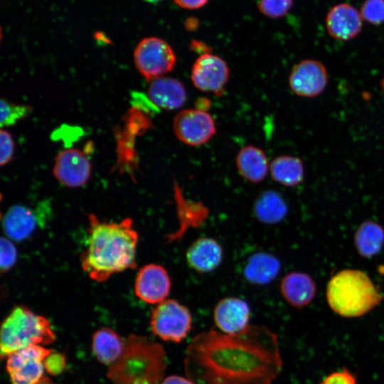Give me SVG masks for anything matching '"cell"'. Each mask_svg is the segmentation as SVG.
Here are the masks:
<instances>
[{"instance_id":"cell-1","label":"cell","mask_w":384,"mask_h":384,"mask_svg":"<svg viewBox=\"0 0 384 384\" xmlns=\"http://www.w3.org/2000/svg\"><path fill=\"white\" fill-rule=\"evenodd\" d=\"M183 368L194 384H272L282 368L278 338L262 325L203 331L189 343Z\"/></svg>"},{"instance_id":"cell-2","label":"cell","mask_w":384,"mask_h":384,"mask_svg":"<svg viewBox=\"0 0 384 384\" xmlns=\"http://www.w3.org/2000/svg\"><path fill=\"white\" fill-rule=\"evenodd\" d=\"M87 216L88 235L80 257L84 272L100 282L114 274L134 269L139 235L132 219L106 222L93 213Z\"/></svg>"},{"instance_id":"cell-3","label":"cell","mask_w":384,"mask_h":384,"mask_svg":"<svg viewBox=\"0 0 384 384\" xmlns=\"http://www.w3.org/2000/svg\"><path fill=\"white\" fill-rule=\"evenodd\" d=\"M166 366V351L160 343L131 334L124 339L119 358L109 366L107 377L114 384H159Z\"/></svg>"},{"instance_id":"cell-4","label":"cell","mask_w":384,"mask_h":384,"mask_svg":"<svg viewBox=\"0 0 384 384\" xmlns=\"http://www.w3.org/2000/svg\"><path fill=\"white\" fill-rule=\"evenodd\" d=\"M326 296L330 308L346 318L368 313L384 298L365 272L353 269L343 270L332 276L326 287Z\"/></svg>"},{"instance_id":"cell-5","label":"cell","mask_w":384,"mask_h":384,"mask_svg":"<svg viewBox=\"0 0 384 384\" xmlns=\"http://www.w3.org/2000/svg\"><path fill=\"white\" fill-rule=\"evenodd\" d=\"M55 340L48 319L23 305L14 306L3 321L0 332V355L11 353L32 345H47Z\"/></svg>"},{"instance_id":"cell-6","label":"cell","mask_w":384,"mask_h":384,"mask_svg":"<svg viewBox=\"0 0 384 384\" xmlns=\"http://www.w3.org/2000/svg\"><path fill=\"white\" fill-rule=\"evenodd\" d=\"M189 309L174 299H165L157 304L150 316L152 333L164 341L180 343L192 329Z\"/></svg>"},{"instance_id":"cell-7","label":"cell","mask_w":384,"mask_h":384,"mask_svg":"<svg viewBox=\"0 0 384 384\" xmlns=\"http://www.w3.org/2000/svg\"><path fill=\"white\" fill-rule=\"evenodd\" d=\"M134 64L140 74L147 80H153L170 72L176 64L172 48L156 37L142 39L134 52Z\"/></svg>"},{"instance_id":"cell-8","label":"cell","mask_w":384,"mask_h":384,"mask_svg":"<svg viewBox=\"0 0 384 384\" xmlns=\"http://www.w3.org/2000/svg\"><path fill=\"white\" fill-rule=\"evenodd\" d=\"M41 345H32L11 353L6 370L12 384H36L44 377V361L53 351Z\"/></svg>"},{"instance_id":"cell-9","label":"cell","mask_w":384,"mask_h":384,"mask_svg":"<svg viewBox=\"0 0 384 384\" xmlns=\"http://www.w3.org/2000/svg\"><path fill=\"white\" fill-rule=\"evenodd\" d=\"M173 128L176 137L191 146L206 143L215 133L212 116L197 108L178 112L174 119Z\"/></svg>"},{"instance_id":"cell-10","label":"cell","mask_w":384,"mask_h":384,"mask_svg":"<svg viewBox=\"0 0 384 384\" xmlns=\"http://www.w3.org/2000/svg\"><path fill=\"white\" fill-rule=\"evenodd\" d=\"M229 68L224 60L209 53H203L194 62L191 78L198 90L223 93L229 78Z\"/></svg>"},{"instance_id":"cell-11","label":"cell","mask_w":384,"mask_h":384,"mask_svg":"<svg viewBox=\"0 0 384 384\" xmlns=\"http://www.w3.org/2000/svg\"><path fill=\"white\" fill-rule=\"evenodd\" d=\"M328 72L319 60L306 59L296 64L289 78L291 90L297 95L314 97L325 90L328 84Z\"/></svg>"},{"instance_id":"cell-12","label":"cell","mask_w":384,"mask_h":384,"mask_svg":"<svg viewBox=\"0 0 384 384\" xmlns=\"http://www.w3.org/2000/svg\"><path fill=\"white\" fill-rule=\"evenodd\" d=\"M92 166L86 154L80 149H64L55 157L53 173L56 179L68 188L85 185L91 176Z\"/></svg>"},{"instance_id":"cell-13","label":"cell","mask_w":384,"mask_h":384,"mask_svg":"<svg viewBox=\"0 0 384 384\" xmlns=\"http://www.w3.org/2000/svg\"><path fill=\"white\" fill-rule=\"evenodd\" d=\"M171 287V281L167 271L156 264H149L142 267L134 282L136 296L151 304H157L166 299Z\"/></svg>"},{"instance_id":"cell-14","label":"cell","mask_w":384,"mask_h":384,"mask_svg":"<svg viewBox=\"0 0 384 384\" xmlns=\"http://www.w3.org/2000/svg\"><path fill=\"white\" fill-rule=\"evenodd\" d=\"M250 318L249 304L238 297L220 300L213 310L214 323L223 334H233L243 331L250 325Z\"/></svg>"},{"instance_id":"cell-15","label":"cell","mask_w":384,"mask_h":384,"mask_svg":"<svg viewBox=\"0 0 384 384\" xmlns=\"http://www.w3.org/2000/svg\"><path fill=\"white\" fill-rule=\"evenodd\" d=\"M362 21L360 11L346 3L333 6L326 17L329 33L340 41H348L357 36L361 31Z\"/></svg>"},{"instance_id":"cell-16","label":"cell","mask_w":384,"mask_h":384,"mask_svg":"<svg viewBox=\"0 0 384 384\" xmlns=\"http://www.w3.org/2000/svg\"><path fill=\"white\" fill-rule=\"evenodd\" d=\"M188 265L195 271L207 273L215 270L223 260V249L211 238H201L194 241L186 253Z\"/></svg>"},{"instance_id":"cell-17","label":"cell","mask_w":384,"mask_h":384,"mask_svg":"<svg viewBox=\"0 0 384 384\" xmlns=\"http://www.w3.org/2000/svg\"><path fill=\"white\" fill-rule=\"evenodd\" d=\"M279 289L284 299L298 309L310 304L316 293L314 279L309 274L300 272L286 274L281 280Z\"/></svg>"},{"instance_id":"cell-18","label":"cell","mask_w":384,"mask_h":384,"mask_svg":"<svg viewBox=\"0 0 384 384\" xmlns=\"http://www.w3.org/2000/svg\"><path fill=\"white\" fill-rule=\"evenodd\" d=\"M148 97L155 106L166 110L178 109L187 97L183 83L169 77L153 80L148 89Z\"/></svg>"},{"instance_id":"cell-19","label":"cell","mask_w":384,"mask_h":384,"mask_svg":"<svg viewBox=\"0 0 384 384\" xmlns=\"http://www.w3.org/2000/svg\"><path fill=\"white\" fill-rule=\"evenodd\" d=\"M280 267V262L274 255L260 252L251 255L247 259L243 274L250 284L265 285L275 279Z\"/></svg>"},{"instance_id":"cell-20","label":"cell","mask_w":384,"mask_h":384,"mask_svg":"<svg viewBox=\"0 0 384 384\" xmlns=\"http://www.w3.org/2000/svg\"><path fill=\"white\" fill-rule=\"evenodd\" d=\"M37 225L34 213L21 205L11 207L3 218V228L11 240L21 241L32 235Z\"/></svg>"},{"instance_id":"cell-21","label":"cell","mask_w":384,"mask_h":384,"mask_svg":"<svg viewBox=\"0 0 384 384\" xmlns=\"http://www.w3.org/2000/svg\"><path fill=\"white\" fill-rule=\"evenodd\" d=\"M236 165L240 175L252 183L263 181L270 169L265 152L254 146H247L240 150Z\"/></svg>"},{"instance_id":"cell-22","label":"cell","mask_w":384,"mask_h":384,"mask_svg":"<svg viewBox=\"0 0 384 384\" xmlns=\"http://www.w3.org/2000/svg\"><path fill=\"white\" fill-rule=\"evenodd\" d=\"M124 347V340L114 330L102 328L94 333L92 350L100 363L110 366L121 356Z\"/></svg>"},{"instance_id":"cell-23","label":"cell","mask_w":384,"mask_h":384,"mask_svg":"<svg viewBox=\"0 0 384 384\" xmlns=\"http://www.w3.org/2000/svg\"><path fill=\"white\" fill-rule=\"evenodd\" d=\"M252 210L258 220L268 225L279 223L288 211L284 200L274 191H266L259 195L253 204Z\"/></svg>"},{"instance_id":"cell-24","label":"cell","mask_w":384,"mask_h":384,"mask_svg":"<svg viewBox=\"0 0 384 384\" xmlns=\"http://www.w3.org/2000/svg\"><path fill=\"white\" fill-rule=\"evenodd\" d=\"M353 240L359 255L366 258L372 257L383 247L384 229L373 220H365L356 229Z\"/></svg>"},{"instance_id":"cell-25","label":"cell","mask_w":384,"mask_h":384,"mask_svg":"<svg viewBox=\"0 0 384 384\" xmlns=\"http://www.w3.org/2000/svg\"><path fill=\"white\" fill-rule=\"evenodd\" d=\"M270 172L273 180L286 186H295L301 183L304 176L302 161L293 156H279L270 165Z\"/></svg>"},{"instance_id":"cell-26","label":"cell","mask_w":384,"mask_h":384,"mask_svg":"<svg viewBox=\"0 0 384 384\" xmlns=\"http://www.w3.org/2000/svg\"><path fill=\"white\" fill-rule=\"evenodd\" d=\"M33 110L29 105H18L6 99L1 100V127L14 125L27 117Z\"/></svg>"},{"instance_id":"cell-27","label":"cell","mask_w":384,"mask_h":384,"mask_svg":"<svg viewBox=\"0 0 384 384\" xmlns=\"http://www.w3.org/2000/svg\"><path fill=\"white\" fill-rule=\"evenodd\" d=\"M360 13L364 21L373 25L382 24L384 23V0H365Z\"/></svg>"},{"instance_id":"cell-28","label":"cell","mask_w":384,"mask_h":384,"mask_svg":"<svg viewBox=\"0 0 384 384\" xmlns=\"http://www.w3.org/2000/svg\"><path fill=\"white\" fill-rule=\"evenodd\" d=\"M293 4V0H258L257 6L264 15L279 18L286 15Z\"/></svg>"},{"instance_id":"cell-29","label":"cell","mask_w":384,"mask_h":384,"mask_svg":"<svg viewBox=\"0 0 384 384\" xmlns=\"http://www.w3.org/2000/svg\"><path fill=\"white\" fill-rule=\"evenodd\" d=\"M17 260V250L10 239L1 237L0 241V267L2 272L9 271Z\"/></svg>"},{"instance_id":"cell-30","label":"cell","mask_w":384,"mask_h":384,"mask_svg":"<svg viewBox=\"0 0 384 384\" xmlns=\"http://www.w3.org/2000/svg\"><path fill=\"white\" fill-rule=\"evenodd\" d=\"M0 144V164L3 166L12 160L15 148L14 139L7 130L1 129Z\"/></svg>"},{"instance_id":"cell-31","label":"cell","mask_w":384,"mask_h":384,"mask_svg":"<svg viewBox=\"0 0 384 384\" xmlns=\"http://www.w3.org/2000/svg\"><path fill=\"white\" fill-rule=\"evenodd\" d=\"M45 370L47 373L56 375L61 373L65 369V359L64 356L53 351L44 361Z\"/></svg>"},{"instance_id":"cell-32","label":"cell","mask_w":384,"mask_h":384,"mask_svg":"<svg viewBox=\"0 0 384 384\" xmlns=\"http://www.w3.org/2000/svg\"><path fill=\"white\" fill-rule=\"evenodd\" d=\"M319 384H357L355 375L346 368L327 375Z\"/></svg>"},{"instance_id":"cell-33","label":"cell","mask_w":384,"mask_h":384,"mask_svg":"<svg viewBox=\"0 0 384 384\" xmlns=\"http://www.w3.org/2000/svg\"><path fill=\"white\" fill-rule=\"evenodd\" d=\"M159 384H194L188 377L171 375L164 378Z\"/></svg>"},{"instance_id":"cell-34","label":"cell","mask_w":384,"mask_h":384,"mask_svg":"<svg viewBox=\"0 0 384 384\" xmlns=\"http://www.w3.org/2000/svg\"><path fill=\"white\" fill-rule=\"evenodd\" d=\"M208 0H174L182 8L194 9L204 6Z\"/></svg>"},{"instance_id":"cell-35","label":"cell","mask_w":384,"mask_h":384,"mask_svg":"<svg viewBox=\"0 0 384 384\" xmlns=\"http://www.w3.org/2000/svg\"><path fill=\"white\" fill-rule=\"evenodd\" d=\"M36 384H55L51 380L47 377H43L39 382Z\"/></svg>"},{"instance_id":"cell-36","label":"cell","mask_w":384,"mask_h":384,"mask_svg":"<svg viewBox=\"0 0 384 384\" xmlns=\"http://www.w3.org/2000/svg\"><path fill=\"white\" fill-rule=\"evenodd\" d=\"M146 1H148V2H151V3H156V2H159L161 0H144Z\"/></svg>"}]
</instances>
